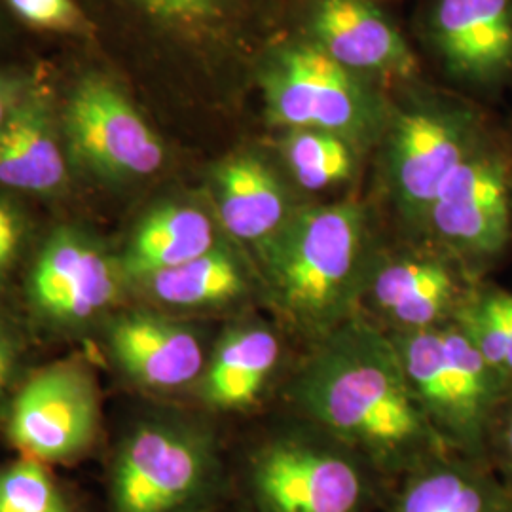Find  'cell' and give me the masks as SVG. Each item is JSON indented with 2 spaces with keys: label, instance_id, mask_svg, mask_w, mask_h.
Here are the masks:
<instances>
[{
  "label": "cell",
  "instance_id": "ffe728a7",
  "mask_svg": "<svg viewBox=\"0 0 512 512\" xmlns=\"http://www.w3.org/2000/svg\"><path fill=\"white\" fill-rule=\"evenodd\" d=\"M222 239L213 217L194 203L167 202L150 209L120 255L129 289L148 275L207 255Z\"/></svg>",
  "mask_w": 512,
  "mask_h": 512
},
{
  "label": "cell",
  "instance_id": "83f0119b",
  "mask_svg": "<svg viewBox=\"0 0 512 512\" xmlns=\"http://www.w3.org/2000/svg\"><path fill=\"white\" fill-rule=\"evenodd\" d=\"M488 461L512 492V393L497 412L488 442Z\"/></svg>",
  "mask_w": 512,
  "mask_h": 512
},
{
  "label": "cell",
  "instance_id": "7c38bea8",
  "mask_svg": "<svg viewBox=\"0 0 512 512\" xmlns=\"http://www.w3.org/2000/svg\"><path fill=\"white\" fill-rule=\"evenodd\" d=\"M476 279L454 256L440 251L374 258L365 298L397 330H420L452 321Z\"/></svg>",
  "mask_w": 512,
  "mask_h": 512
},
{
  "label": "cell",
  "instance_id": "2e32d148",
  "mask_svg": "<svg viewBox=\"0 0 512 512\" xmlns=\"http://www.w3.org/2000/svg\"><path fill=\"white\" fill-rule=\"evenodd\" d=\"M131 291L152 308L194 313L238 304L260 291V277L236 247L222 241L207 255L137 281Z\"/></svg>",
  "mask_w": 512,
  "mask_h": 512
},
{
  "label": "cell",
  "instance_id": "f1b7e54d",
  "mask_svg": "<svg viewBox=\"0 0 512 512\" xmlns=\"http://www.w3.org/2000/svg\"><path fill=\"white\" fill-rule=\"evenodd\" d=\"M25 238V224L18 211L0 202V281L16 266Z\"/></svg>",
  "mask_w": 512,
  "mask_h": 512
},
{
  "label": "cell",
  "instance_id": "9c48e42d",
  "mask_svg": "<svg viewBox=\"0 0 512 512\" xmlns=\"http://www.w3.org/2000/svg\"><path fill=\"white\" fill-rule=\"evenodd\" d=\"M129 289L120 256L76 226H59L27 275V298L57 329H86L110 317Z\"/></svg>",
  "mask_w": 512,
  "mask_h": 512
},
{
  "label": "cell",
  "instance_id": "4fadbf2b",
  "mask_svg": "<svg viewBox=\"0 0 512 512\" xmlns=\"http://www.w3.org/2000/svg\"><path fill=\"white\" fill-rule=\"evenodd\" d=\"M107 346L118 370L150 391L198 384L209 359L198 330L152 306L112 313Z\"/></svg>",
  "mask_w": 512,
  "mask_h": 512
},
{
  "label": "cell",
  "instance_id": "484cf974",
  "mask_svg": "<svg viewBox=\"0 0 512 512\" xmlns=\"http://www.w3.org/2000/svg\"><path fill=\"white\" fill-rule=\"evenodd\" d=\"M25 23L50 31H78L84 23L74 0H6Z\"/></svg>",
  "mask_w": 512,
  "mask_h": 512
},
{
  "label": "cell",
  "instance_id": "cb8c5ba5",
  "mask_svg": "<svg viewBox=\"0 0 512 512\" xmlns=\"http://www.w3.org/2000/svg\"><path fill=\"white\" fill-rule=\"evenodd\" d=\"M0 512H78L52 467L19 458L0 465Z\"/></svg>",
  "mask_w": 512,
  "mask_h": 512
},
{
  "label": "cell",
  "instance_id": "6da1fadb",
  "mask_svg": "<svg viewBox=\"0 0 512 512\" xmlns=\"http://www.w3.org/2000/svg\"><path fill=\"white\" fill-rule=\"evenodd\" d=\"M291 397L319 431L380 469L414 471L454 454L414 395L393 338L357 317L315 340Z\"/></svg>",
  "mask_w": 512,
  "mask_h": 512
},
{
  "label": "cell",
  "instance_id": "5bb4252c",
  "mask_svg": "<svg viewBox=\"0 0 512 512\" xmlns=\"http://www.w3.org/2000/svg\"><path fill=\"white\" fill-rule=\"evenodd\" d=\"M433 38L446 71L480 95L512 84V0H437Z\"/></svg>",
  "mask_w": 512,
  "mask_h": 512
},
{
  "label": "cell",
  "instance_id": "30bf717a",
  "mask_svg": "<svg viewBox=\"0 0 512 512\" xmlns=\"http://www.w3.org/2000/svg\"><path fill=\"white\" fill-rule=\"evenodd\" d=\"M266 112L275 126L313 129L359 141L374 128V109L346 67L319 46H293L262 78Z\"/></svg>",
  "mask_w": 512,
  "mask_h": 512
},
{
  "label": "cell",
  "instance_id": "5b68a950",
  "mask_svg": "<svg viewBox=\"0 0 512 512\" xmlns=\"http://www.w3.org/2000/svg\"><path fill=\"white\" fill-rule=\"evenodd\" d=\"M423 224L440 251L486 279L512 247L511 133L495 129L454 169Z\"/></svg>",
  "mask_w": 512,
  "mask_h": 512
},
{
  "label": "cell",
  "instance_id": "8992f818",
  "mask_svg": "<svg viewBox=\"0 0 512 512\" xmlns=\"http://www.w3.org/2000/svg\"><path fill=\"white\" fill-rule=\"evenodd\" d=\"M245 478L256 512H361L370 492L365 459L323 431L264 442Z\"/></svg>",
  "mask_w": 512,
  "mask_h": 512
},
{
  "label": "cell",
  "instance_id": "3957f363",
  "mask_svg": "<svg viewBox=\"0 0 512 512\" xmlns=\"http://www.w3.org/2000/svg\"><path fill=\"white\" fill-rule=\"evenodd\" d=\"M224 482L213 429L179 414L150 416L114 448L107 512H211L222 505Z\"/></svg>",
  "mask_w": 512,
  "mask_h": 512
},
{
  "label": "cell",
  "instance_id": "ba28073f",
  "mask_svg": "<svg viewBox=\"0 0 512 512\" xmlns=\"http://www.w3.org/2000/svg\"><path fill=\"white\" fill-rule=\"evenodd\" d=\"M63 131L76 162L101 179L133 183L164 167L162 139L128 93L105 74L88 73L76 82L65 105Z\"/></svg>",
  "mask_w": 512,
  "mask_h": 512
},
{
  "label": "cell",
  "instance_id": "4dcf8cb0",
  "mask_svg": "<svg viewBox=\"0 0 512 512\" xmlns=\"http://www.w3.org/2000/svg\"><path fill=\"white\" fill-rule=\"evenodd\" d=\"M211 512H251V511H243V509H226V507H222L219 505L217 509H213Z\"/></svg>",
  "mask_w": 512,
  "mask_h": 512
},
{
  "label": "cell",
  "instance_id": "f546056e",
  "mask_svg": "<svg viewBox=\"0 0 512 512\" xmlns=\"http://www.w3.org/2000/svg\"><path fill=\"white\" fill-rule=\"evenodd\" d=\"M23 97L25 93L18 82L10 76L0 74V126L10 118V114L16 110Z\"/></svg>",
  "mask_w": 512,
  "mask_h": 512
},
{
  "label": "cell",
  "instance_id": "52a82bcc",
  "mask_svg": "<svg viewBox=\"0 0 512 512\" xmlns=\"http://www.w3.org/2000/svg\"><path fill=\"white\" fill-rule=\"evenodd\" d=\"M101 403L92 365L69 357L38 368L8 406L6 439L19 458L71 465L97 442Z\"/></svg>",
  "mask_w": 512,
  "mask_h": 512
},
{
  "label": "cell",
  "instance_id": "d4e9b609",
  "mask_svg": "<svg viewBox=\"0 0 512 512\" xmlns=\"http://www.w3.org/2000/svg\"><path fill=\"white\" fill-rule=\"evenodd\" d=\"M139 12L165 29L190 38L215 37L253 0H131Z\"/></svg>",
  "mask_w": 512,
  "mask_h": 512
},
{
  "label": "cell",
  "instance_id": "603a6c76",
  "mask_svg": "<svg viewBox=\"0 0 512 512\" xmlns=\"http://www.w3.org/2000/svg\"><path fill=\"white\" fill-rule=\"evenodd\" d=\"M281 150L294 181L311 192L348 181L355 169L351 143L325 131L293 129Z\"/></svg>",
  "mask_w": 512,
  "mask_h": 512
},
{
  "label": "cell",
  "instance_id": "1f68e13d",
  "mask_svg": "<svg viewBox=\"0 0 512 512\" xmlns=\"http://www.w3.org/2000/svg\"><path fill=\"white\" fill-rule=\"evenodd\" d=\"M511 147H512V133H511Z\"/></svg>",
  "mask_w": 512,
  "mask_h": 512
},
{
  "label": "cell",
  "instance_id": "7a4b0ae2",
  "mask_svg": "<svg viewBox=\"0 0 512 512\" xmlns=\"http://www.w3.org/2000/svg\"><path fill=\"white\" fill-rule=\"evenodd\" d=\"M256 256L260 291L289 327L313 342L355 317L374 264L365 211L353 202L294 211Z\"/></svg>",
  "mask_w": 512,
  "mask_h": 512
},
{
  "label": "cell",
  "instance_id": "d6986e66",
  "mask_svg": "<svg viewBox=\"0 0 512 512\" xmlns=\"http://www.w3.org/2000/svg\"><path fill=\"white\" fill-rule=\"evenodd\" d=\"M391 512H512V492L490 463L446 454L410 471Z\"/></svg>",
  "mask_w": 512,
  "mask_h": 512
},
{
  "label": "cell",
  "instance_id": "4316f807",
  "mask_svg": "<svg viewBox=\"0 0 512 512\" xmlns=\"http://www.w3.org/2000/svg\"><path fill=\"white\" fill-rule=\"evenodd\" d=\"M25 344L16 323L0 310V404L8 399L18 384L23 366Z\"/></svg>",
  "mask_w": 512,
  "mask_h": 512
},
{
  "label": "cell",
  "instance_id": "ac0fdd59",
  "mask_svg": "<svg viewBox=\"0 0 512 512\" xmlns=\"http://www.w3.org/2000/svg\"><path fill=\"white\" fill-rule=\"evenodd\" d=\"M281 353V338L266 323L247 321L226 330L198 382L203 403L217 410L251 406L272 380Z\"/></svg>",
  "mask_w": 512,
  "mask_h": 512
},
{
  "label": "cell",
  "instance_id": "8fae6325",
  "mask_svg": "<svg viewBox=\"0 0 512 512\" xmlns=\"http://www.w3.org/2000/svg\"><path fill=\"white\" fill-rule=\"evenodd\" d=\"M495 129L471 107L401 116L389 145V181L404 217L423 222L442 184Z\"/></svg>",
  "mask_w": 512,
  "mask_h": 512
},
{
  "label": "cell",
  "instance_id": "e0dca14e",
  "mask_svg": "<svg viewBox=\"0 0 512 512\" xmlns=\"http://www.w3.org/2000/svg\"><path fill=\"white\" fill-rule=\"evenodd\" d=\"M319 48L348 71L410 76L416 59L387 19L359 0H323L315 18Z\"/></svg>",
  "mask_w": 512,
  "mask_h": 512
},
{
  "label": "cell",
  "instance_id": "9a60e30c",
  "mask_svg": "<svg viewBox=\"0 0 512 512\" xmlns=\"http://www.w3.org/2000/svg\"><path fill=\"white\" fill-rule=\"evenodd\" d=\"M213 192L224 232L255 251L293 217L285 186L268 162L251 152L228 156L215 167Z\"/></svg>",
  "mask_w": 512,
  "mask_h": 512
},
{
  "label": "cell",
  "instance_id": "277c9868",
  "mask_svg": "<svg viewBox=\"0 0 512 512\" xmlns=\"http://www.w3.org/2000/svg\"><path fill=\"white\" fill-rule=\"evenodd\" d=\"M421 408L446 446L488 461L497 412L511 395L467 332L452 319L437 327L391 334Z\"/></svg>",
  "mask_w": 512,
  "mask_h": 512
},
{
  "label": "cell",
  "instance_id": "7402d4cb",
  "mask_svg": "<svg viewBox=\"0 0 512 512\" xmlns=\"http://www.w3.org/2000/svg\"><path fill=\"white\" fill-rule=\"evenodd\" d=\"M454 319L512 393V291L482 279Z\"/></svg>",
  "mask_w": 512,
  "mask_h": 512
},
{
  "label": "cell",
  "instance_id": "44dd1931",
  "mask_svg": "<svg viewBox=\"0 0 512 512\" xmlns=\"http://www.w3.org/2000/svg\"><path fill=\"white\" fill-rule=\"evenodd\" d=\"M67 183V160L48 103L25 95L0 126V184L52 194Z\"/></svg>",
  "mask_w": 512,
  "mask_h": 512
}]
</instances>
